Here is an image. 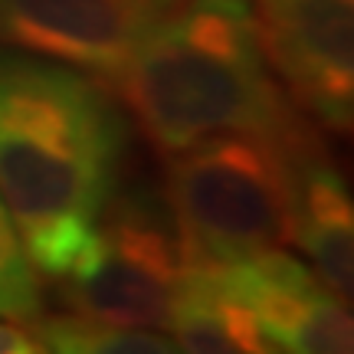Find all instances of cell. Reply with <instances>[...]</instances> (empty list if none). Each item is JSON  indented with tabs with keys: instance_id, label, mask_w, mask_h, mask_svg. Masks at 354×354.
Returning a JSON list of instances; mask_svg holds the SVG:
<instances>
[{
	"instance_id": "6da1fadb",
	"label": "cell",
	"mask_w": 354,
	"mask_h": 354,
	"mask_svg": "<svg viewBox=\"0 0 354 354\" xmlns=\"http://www.w3.org/2000/svg\"><path fill=\"white\" fill-rule=\"evenodd\" d=\"M128 125L105 82L0 46V201L39 276H63L112 201Z\"/></svg>"
},
{
	"instance_id": "7a4b0ae2",
	"label": "cell",
	"mask_w": 354,
	"mask_h": 354,
	"mask_svg": "<svg viewBox=\"0 0 354 354\" xmlns=\"http://www.w3.org/2000/svg\"><path fill=\"white\" fill-rule=\"evenodd\" d=\"M115 88L161 154L214 135L312 128L266 63L250 0H174Z\"/></svg>"
},
{
	"instance_id": "3957f363",
	"label": "cell",
	"mask_w": 354,
	"mask_h": 354,
	"mask_svg": "<svg viewBox=\"0 0 354 354\" xmlns=\"http://www.w3.org/2000/svg\"><path fill=\"white\" fill-rule=\"evenodd\" d=\"M315 125L292 135H214L167 158L165 210L184 266L227 269L292 243L295 190Z\"/></svg>"
},
{
	"instance_id": "277c9868",
	"label": "cell",
	"mask_w": 354,
	"mask_h": 354,
	"mask_svg": "<svg viewBox=\"0 0 354 354\" xmlns=\"http://www.w3.org/2000/svg\"><path fill=\"white\" fill-rule=\"evenodd\" d=\"M180 276L184 259L165 203L148 194H112L86 246L56 282L76 315L165 331Z\"/></svg>"
},
{
	"instance_id": "5b68a950",
	"label": "cell",
	"mask_w": 354,
	"mask_h": 354,
	"mask_svg": "<svg viewBox=\"0 0 354 354\" xmlns=\"http://www.w3.org/2000/svg\"><path fill=\"white\" fill-rule=\"evenodd\" d=\"M259 46L292 105L348 135L354 125V0H250Z\"/></svg>"
},
{
	"instance_id": "8992f818",
	"label": "cell",
	"mask_w": 354,
	"mask_h": 354,
	"mask_svg": "<svg viewBox=\"0 0 354 354\" xmlns=\"http://www.w3.org/2000/svg\"><path fill=\"white\" fill-rule=\"evenodd\" d=\"M174 0H0V46L115 86Z\"/></svg>"
},
{
	"instance_id": "52a82bcc",
	"label": "cell",
	"mask_w": 354,
	"mask_h": 354,
	"mask_svg": "<svg viewBox=\"0 0 354 354\" xmlns=\"http://www.w3.org/2000/svg\"><path fill=\"white\" fill-rule=\"evenodd\" d=\"M214 272L223 289L253 315L276 351H351L354 325L342 299L325 289L312 266L286 250H269Z\"/></svg>"
},
{
	"instance_id": "ba28073f",
	"label": "cell",
	"mask_w": 354,
	"mask_h": 354,
	"mask_svg": "<svg viewBox=\"0 0 354 354\" xmlns=\"http://www.w3.org/2000/svg\"><path fill=\"white\" fill-rule=\"evenodd\" d=\"M292 243L325 289L348 302L354 289V207L351 190L322 145L305 154L299 167Z\"/></svg>"
},
{
	"instance_id": "9c48e42d",
	"label": "cell",
	"mask_w": 354,
	"mask_h": 354,
	"mask_svg": "<svg viewBox=\"0 0 354 354\" xmlns=\"http://www.w3.org/2000/svg\"><path fill=\"white\" fill-rule=\"evenodd\" d=\"M165 331L184 351L197 354H259L276 351L266 335L216 279L214 269L184 266Z\"/></svg>"
},
{
	"instance_id": "30bf717a",
	"label": "cell",
	"mask_w": 354,
	"mask_h": 354,
	"mask_svg": "<svg viewBox=\"0 0 354 354\" xmlns=\"http://www.w3.org/2000/svg\"><path fill=\"white\" fill-rule=\"evenodd\" d=\"M33 335L39 338L43 351L63 354H167L177 351L171 335L161 328H141V325H122L105 318L88 315H37L30 322Z\"/></svg>"
},
{
	"instance_id": "8fae6325",
	"label": "cell",
	"mask_w": 354,
	"mask_h": 354,
	"mask_svg": "<svg viewBox=\"0 0 354 354\" xmlns=\"http://www.w3.org/2000/svg\"><path fill=\"white\" fill-rule=\"evenodd\" d=\"M43 315V289L13 216L0 201V318L33 322Z\"/></svg>"
},
{
	"instance_id": "7c38bea8",
	"label": "cell",
	"mask_w": 354,
	"mask_h": 354,
	"mask_svg": "<svg viewBox=\"0 0 354 354\" xmlns=\"http://www.w3.org/2000/svg\"><path fill=\"white\" fill-rule=\"evenodd\" d=\"M43 344L33 328L13 325V318H0V354H39Z\"/></svg>"
}]
</instances>
